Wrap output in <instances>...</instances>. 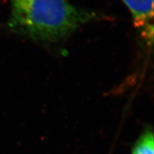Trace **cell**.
<instances>
[{"mask_svg":"<svg viewBox=\"0 0 154 154\" xmlns=\"http://www.w3.org/2000/svg\"><path fill=\"white\" fill-rule=\"evenodd\" d=\"M132 154H154L153 134L151 131L144 133L138 139Z\"/></svg>","mask_w":154,"mask_h":154,"instance_id":"cell-3","label":"cell"},{"mask_svg":"<svg viewBox=\"0 0 154 154\" xmlns=\"http://www.w3.org/2000/svg\"><path fill=\"white\" fill-rule=\"evenodd\" d=\"M10 1L11 29L35 41H58L97 17L66 0Z\"/></svg>","mask_w":154,"mask_h":154,"instance_id":"cell-1","label":"cell"},{"mask_svg":"<svg viewBox=\"0 0 154 154\" xmlns=\"http://www.w3.org/2000/svg\"><path fill=\"white\" fill-rule=\"evenodd\" d=\"M132 14L135 26L149 46L153 37V0H122Z\"/></svg>","mask_w":154,"mask_h":154,"instance_id":"cell-2","label":"cell"}]
</instances>
